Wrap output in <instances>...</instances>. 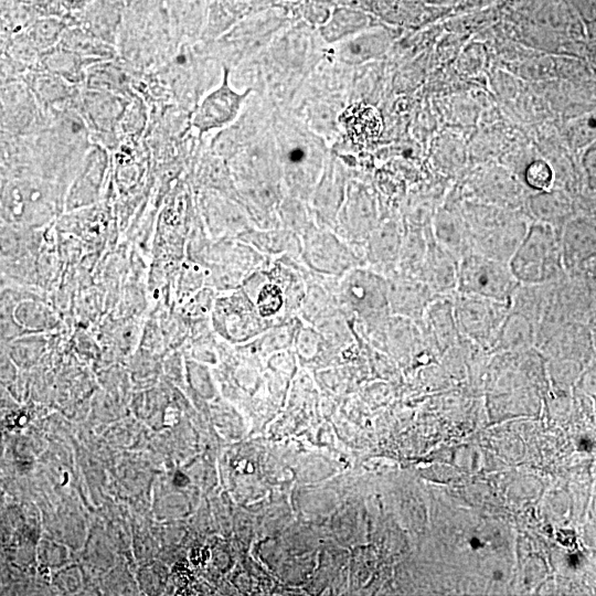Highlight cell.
Here are the masks:
<instances>
[{
	"label": "cell",
	"instance_id": "cell-13",
	"mask_svg": "<svg viewBox=\"0 0 596 596\" xmlns=\"http://www.w3.org/2000/svg\"><path fill=\"white\" fill-rule=\"evenodd\" d=\"M433 238L458 260L471 249V242L465 222L441 216L430 231Z\"/></svg>",
	"mask_w": 596,
	"mask_h": 596
},
{
	"label": "cell",
	"instance_id": "cell-14",
	"mask_svg": "<svg viewBox=\"0 0 596 596\" xmlns=\"http://www.w3.org/2000/svg\"><path fill=\"white\" fill-rule=\"evenodd\" d=\"M524 179L530 188L546 192L553 184L554 174L552 168L545 161L534 160L525 168Z\"/></svg>",
	"mask_w": 596,
	"mask_h": 596
},
{
	"label": "cell",
	"instance_id": "cell-5",
	"mask_svg": "<svg viewBox=\"0 0 596 596\" xmlns=\"http://www.w3.org/2000/svg\"><path fill=\"white\" fill-rule=\"evenodd\" d=\"M472 252L508 263L526 233L529 224L501 216L465 222Z\"/></svg>",
	"mask_w": 596,
	"mask_h": 596
},
{
	"label": "cell",
	"instance_id": "cell-16",
	"mask_svg": "<svg viewBox=\"0 0 596 596\" xmlns=\"http://www.w3.org/2000/svg\"><path fill=\"white\" fill-rule=\"evenodd\" d=\"M305 152L300 148H295L289 152V159L292 162H299L304 159Z\"/></svg>",
	"mask_w": 596,
	"mask_h": 596
},
{
	"label": "cell",
	"instance_id": "cell-6",
	"mask_svg": "<svg viewBox=\"0 0 596 596\" xmlns=\"http://www.w3.org/2000/svg\"><path fill=\"white\" fill-rule=\"evenodd\" d=\"M44 125V111L24 81L0 86V129L15 137H29Z\"/></svg>",
	"mask_w": 596,
	"mask_h": 596
},
{
	"label": "cell",
	"instance_id": "cell-9",
	"mask_svg": "<svg viewBox=\"0 0 596 596\" xmlns=\"http://www.w3.org/2000/svg\"><path fill=\"white\" fill-rule=\"evenodd\" d=\"M458 259L435 242L429 234L421 277L435 296L456 291Z\"/></svg>",
	"mask_w": 596,
	"mask_h": 596
},
{
	"label": "cell",
	"instance_id": "cell-1",
	"mask_svg": "<svg viewBox=\"0 0 596 596\" xmlns=\"http://www.w3.org/2000/svg\"><path fill=\"white\" fill-rule=\"evenodd\" d=\"M522 285L555 281L565 275L560 232L549 224H529L525 235L508 262Z\"/></svg>",
	"mask_w": 596,
	"mask_h": 596
},
{
	"label": "cell",
	"instance_id": "cell-8",
	"mask_svg": "<svg viewBox=\"0 0 596 596\" xmlns=\"http://www.w3.org/2000/svg\"><path fill=\"white\" fill-rule=\"evenodd\" d=\"M73 105L86 127L100 135L114 134L127 108L123 96L91 88L78 92Z\"/></svg>",
	"mask_w": 596,
	"mask_h": 596
},
{
	"label": "cell",
	"instance_id": "cell-7",
	"mask_svg": "<svg viewBox=\"0 0 596 596\" xmlns=\"http://www.w3.org/2000/svg\"><path fill=\"white\" fill-rule=\"evenodd\" d=\"M560 246L566 274L595 266V222L590 217H573L560 231Z\"/></svg>",
	"mask_w": 596,
	"mask_h": 596
},
{
	"label": "cell",
	"instance_id": "cell-15",
	"mask_svg": "<svg viewBox=\"0 0 596 596\" xmlns=\"http://www.w3.org/2000/svg\"><path fill=\"white\" fill-rule=\"evenodd\" d=\"M18 62L9 54L4 55L0 52V86L20 81L18 77Z\"/></svg>",
	"mask_w": 596,
	"mask_h": 596
},
{
	"label": "cell",
	"instance_id": "cell-3",
	"mask_svg": "<svg viewBox=\"0 0 596 596\" xmlns=\"http://www.w3.org/2000/svg\"><path fill=\"white\" fill-rule=\"evenodd\" d=\"M519 285L505 262L476 252H469L458 262L456 291L459 294L510 305Z\"/></svg>",
	"mask_w": 596,
	"mask_h": 596
},
{
	"label": "cell",
	"instance_id": "cell-2",
	"mask_svg": "<svg viewBox=\"0 0 596 596\" xmlns=\"http://www.w3.org/2000/svg\"><path fill=\"white\" fill-rule=\"evenodd\" d=\"M54 213L53 193L47 184L28 174L0 181V219L10 224L34 227Z\"/></svg>",
	"mask_w": 596,
	"mask_h": 596
},
{
	"label": "cell",
	"instance_id": "cell-4",
	"mask_svg": "<svg viewBox=\"0 0 596 596\" xmlns=\"http://www.w3.org/2000/svg\"><path fill=\"white\" fill-rule=\"evenodd\" d=\"M453 308L459 333L477 341H496L510 305L455 291Z\"/></svg>",
	"mask_w": 596,
	"mask_h": 596
},
{
	"label": "cell",
	"instance_id": "cell-10",
	"mask_svg": "<svg viewBox=\"0 0 596 596\" xmlns=\"http://www.w3.org/2000/svg\"><path fill=\"white\" fill-rule=\"evenodd\" d=\"M107 167L106 150L95 145L86 151L83 164L67 198L70 206H81L95 201Z\"/></svg>",
	"mask_w": 596,
	"mask_h": 596
},
{
	"label": "cell",
	"instance_id": "cell-17",
	"mask_svg": "<svg viewBox=\"0 0 596 596\" xmlns=\"http://www.w3.org/2000/svg\"><path fill=\"white\" fill-rule=\"evenodd\" d=\"M4 285H6V277L3 273L0 270V290L4 287Z\"/></svg>",
	"mask_w": 596,
	"mask_h": 596
},
{
	"label": "cell",
	"instance_id": "cell-12",
	"mask_svg": "<svg viewBox=\"0 0 596 596\" xmlns=\"http://www.w3.org/2000/svg\"><path fill=\"white\" fill-rule=\"evenodd\" d=\"M40 60L45 72L57 75L73 85L84 82L86 68L95 63L63 47L49 49L41 54Z\"/></svg>",
	"mask_w": 596,
	"mask_h": 596
},
{
	"label": "cell",
	"instance_id": "cell-11",
	"mask_svg": "<svg viewBox=\"0 0 596 596\" xmlns=\"http://www.w3.org/2000/svg\"><path fill=\"white\" fill-rule=\"evenodd\" d=\"M24 82L30 87L40 107L50 109L71 107L78 92L74 85L49 72L30 73ZM43 110V109H42Z\"/></svg>",
	"mask_w": 596,
	"mask_h": 596
}]
</instances>
